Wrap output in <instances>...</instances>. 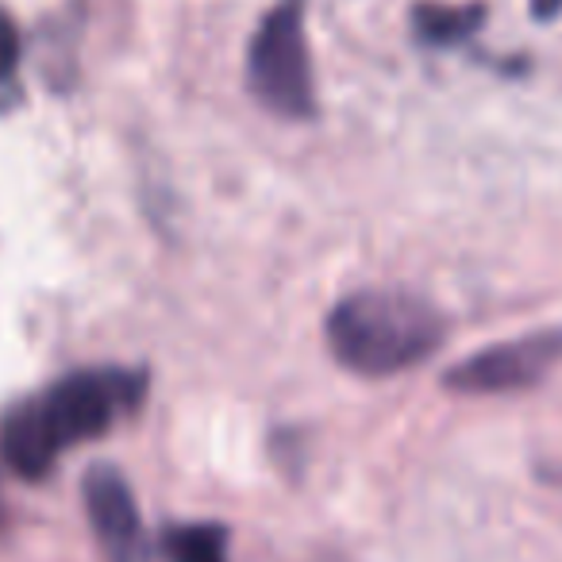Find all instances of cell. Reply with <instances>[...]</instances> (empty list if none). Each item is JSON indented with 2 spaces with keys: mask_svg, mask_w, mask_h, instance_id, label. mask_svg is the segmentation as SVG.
I'll return each instance as SVG.
<instances>
[{
  "mask_svg": "<svg viewBox=\"0 0 562 562\" xmlns=\"http://www.w3.org/2000/svg\"><path fill=\"white\" fill-rule=\"evenodd\" d=\"M86 513L109 562H150V543L135 493L116 467H89L81 482Z\"/></svg>",
  "mask_w": 562,
  "mask_h": 562,
  "instance_id": "5",
  "label": "cell"
},
{
  "mask_svg": "<svg viewBox=\"0 0 562 562\" xmlns=\"http://www.w3.org/2000/svg\"><path fill=\"white\" fill-rule=\"evenodd\" d=\"M482 24V4H420L413 12V27L431 47H451L477 32Z\"/></svg>",
  "mask_w": 562,
  "mask_h": 562,
  "instance_id": "6",
  "label": "cell"
},
{
  "mask_svg": "<svg viewBox=\"0 0 562 562\" xmlns=\"http://www.w3.org/2000/svg\"><path fill=\"white\" fill-rule=\"evenodd\" d=\"M170 562H227V531L220 524H173L162 531Z\"/></svg>",
  "mask_w": 562,
  "mask_h": 562,
  "instance_id": "7",
  "label": "cell"
},
{
  "mask_svg": "<svg viewBox=\"0 0 562 562\" xmlns=\"http://www.w3.org/2000/svg\"><path fill=\"white\" fill-rule=\"evenodd\" d=\"M20 55H24V43H20V24H16V16L0 4V93H12V89H16Z\"/></svg>",
  "mask_w": 562,
  "mask_h": 562,
  "instance_id": "8",
  "label": "cell"
},
{
  "mask_svg": "<svg viewBox=\"0 0 562 562\" xmlns=\"http://www.w3.org/2000/svg\"><path fill=\"white\" fill-rule=\"evenodd\" d=\"M147 370L93 367L58 378L0 416V459L24 482H43L58 454L97 439L147 397Z\"/></svg>",
  "mask_w": 562,
  "mask_h": 562,
  "instance_id": "1",
  "label": "cell"
},
{
  "mask_svg": "<svg viewBox=\"0 0 562 562\" xmlns=\"http://www.w3.org/2000/svg\"><path fill=\"white\" fill-rule=\"evenodd\" d=\"M531 12L536 20H554L562 12V0H531Z\"/></svg>",
  "mask_w": 562,
  "mask_h": 562,
  "instance_id": "9",
  "label": "cell"
},
{
  "mask_svg": "<svg viewBox=\"0 0 562 562\" xmlns=\"http://www.w3.org/2000/svg\"><path fill=\"white\" fill-rule=\"evenodd\" d=\"M554 367H562V328L528 331L508 344H493L470 359L454 362L443 374V385L454 393H516L539 385Z\"/></svg>",
  "mask_w": 562,
  "mask_h": 562,
  "instance_id": "4",
  "label": "cell"
},
{
  "mask_svg": "<svg viewBox=\"0 0 562 562\" xmlns=\"http://www.w3.org/2000/svg\"><path fill=\"white\" fill-rule=\"evenodd\" d=\"M324 336L344 370L359 378H393L439 351L447 321L420 293L359 290L336 301Z\"/></svg>",
  "mask_w": 562,
  "mask_h": 562,
  "instance_id": "2",
  "label": "cell"
},
{
  "mask_svg": "<svg viewBox=\"0 0 562 562\" xmlns=\"http://www.w3.org/2000/svg\"><path fill=\"white\" fill-rule=\"evenodd\" d=\"M247 89L281 120L316 116V78L305 32V0H278L247 47Z\"/></svg>",
  "mask_w": 562,
  "mask_h": 562,
  "instance_id": "3",
  "label": "cell"
}]
</instances>
